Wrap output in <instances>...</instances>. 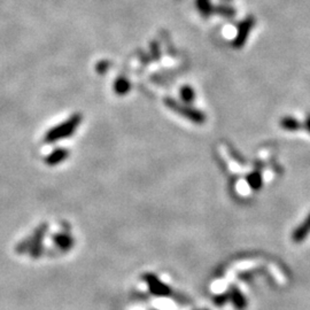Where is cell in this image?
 I'll return each instance as SVG.
<instances>
[{"label": "cell", "mask_w": 310, "mask_h": 310, "mask_svg": "<svg viewBox=\"0 0 310 310\" xmlns=\"http://www.w3.org/2000/svg\"><path fill=\"white\" fill-rule=\"evenodd\" d=\"M217 12L220 13L221 15H224V16H229V17L233 16V15L236 14V10H234L232 7L224 6V5L217 7Z\"/></svg>", "instance_id": "obj_13"}, {"label": "cell", "mask_w": 310, "mask_h": 310, "mask_svg": "<svg viewBox=\"0 0 310 310\" xmlns=\"http://www.w3.org/2000/svg\"><path fill=\"white\" fill-rule=\"evenodd\" d=\"M146 282L149 284L150 291L152 294L157 297H167L170 294V289L162 283L155 275H147L146 276Z\"/></svg>", "instance_id": "obj_5"}, {"label": "cell", "mask_w": 310, "mask_h": 310, "mask_svg": "<svg viewBox=\"0 0 310 310\" xmlns=\"http://www.w3.org/2000/svg\"><path fill=\"white\" fill-rule=\"evenodd\" d=\"M167 106L175 111L178 114L183 115L184 117H186L192 122H194L196 124H202L206 121V116L203 113L196 111V109H193L191 107H187V106H183L178 103H176L175 100H167Z\"/></svg>", "instance_id": "obj_3"}, {"label": "cell", "mask_w": 310, "mask_h": 310, "mask_svg": "<svg viewBox=\"0 0 310 310\" xmlns=\"http://www.w3.org/2000/svg\"><path fill=\"white\" fill-rule=\"evenodd\" d=\"M310 233V214L306 218L301 225H299L296 231L292 234V239L294 243H302L308 234Z\"/></svg>", "instance_id": "obj_6"}, {"label": "cell", "mask_w": 310, "mask_h": 310, "mask_svg": "<svg viewBox=\"0 0 310 310\" xmlns=\"http://www.w3.org/2000/svg\"><path fill=\"white\" fill-rule=\"evenodd\" d=\"M54 243L60 249H69L73 246V239L66 233H59L54 236Z\"/></svg>", "instance_id": "obj_8"}, {"label": "cell", "mask_w": 310, "mask_h": 310, "mask_svg": "<svg viewBox=\"0 0 310 310\" xmlns=\"http://www.w3.org/2000/svg\"><path fill=\"white\" fill-rule=\"evenodd\" d=\"M281 127L289 131H297L300 129L301 124L294 117H284V119L281 120Z\"/></svg>", "instance_id": "obj_9"}, {"label": "cell", "mask_w": 310, "mask_h": 310, "mask_svg": "<svg viewBox=\"0 0 310 310\" xmlns=\"http://www.w3.org/2000/svg\"><path fill=\"white\" fill-rule=\"evenodd\" d=\"M128 89H129V84H128V82H126V81L119 82L116 84V91L119 93H126Z\"/></svg>", "instance_id": "obj_15"}, {"label": "cell", "mask_w": 310, "mask_h": 310, "mask_svg": "<svg viewBox=\"0 0 310 310\" xmlns=\"http://www.w3.org/2000/svg\"><path fill=\"white\" fill-rule=\"evenodd\" d=\"M248 183L253 188L258 190V188L261 187V185H262V179H261L259 173H252V175L248 177Z\"/></svg>", "instance_id": "obj_12"}, {"label": "cell", "mask_w": 310, "mask_h": 310, "mask_svg": "<svg viewBox=\"0 0 310 310\" xmlns=\"http://www.w3.org/2000/svg\"><path fill=\"white\" fill-rule=\"evenodd\" d=\"M68 156H69V152H68L67 150L58 149L47 155V157L45 158V162H46L48 165H56L67 160Z\"/></svg>", "instance_id": "obj_7"}, {"label": "cell", "mask_w": 310, "mask_h": 310, "mask_svg": "<svg viewBox=\"0 0 310 310\" xmlns=\"http://www.w3.org/2000/svg\"><path fill=\"white\" fill-rule=\"evenodd\" d=\"M306 128H307V130L310 132V116L307 119V121H306Z\"/></svg>", "instance_id": "obj_16"}, {"label": "cell", "mask_w": 310, "mask_h": 310, "mask_svg": "<svg viewBox=\"0 0 310 310\" xmlns=\"http://www.w3.org/2000/svg\"><path fill=\"white\" fill-rule=\"evenodd\" d=\"M181 99H183L185 103H191L194 99V91L193 89H191L190 86H185V88L181 89L180 92Z\"/></svg>", "instance_id": "obj_10"}, {"label": "cell", "mask_w": 310, "mask_h": 310, "mask_svg": "<svg viewBox=\"0 0 310 310\" xmlns=\"http://www.w3.org/2000/svg\"><path fill=\"white\" fill-rule=\"evenodd\" d=\"M198 6L200 10H201L202 13H209L210 12V2L209 0H198Z\"/></svg>", "instance_id": "obj_14"}, {"label": "cell", "mask_w": 310, "mask_h": 310, "mask_svg": "<svg viewBox=\"0 0 310 310\" xmlns=\"http://www.w3.org/2000/svg\"><path fill=\"white\" fill-rule=\"evenodd\" d=\"M232 301H233V304H234V306H236V307L238 308V309H244L245 307H246V301H245V299H244V297L241 296V294L238 292H236V291H234L233 292V294H232Z\"/></svg>", "instance_id": "obj_11"}, {"label": "cell", "mask_w": 310, "mask_h": 310, "mask_svg": "<svg viewBox=\"0 0 310 310\" xmlns=\"http://www.w3.org/2000/svg\"><path fill=\"white\" fill-rule=\"evenodd\" d=\"M81 122L82 116L74 115L73 117H70V119H68L66 122L59 124V126H56L55 128H53V129L48 131L45 139H46V142L48 143H55L62 141V139H66L67 137H69V136L74 134Z\"/></svg>", "instance_id": "obj_1"}, {"label": "cell", "mask_w": 310, "mask_h": 310, "mask_svg": "<svg viewBox=\"0 0 310 310\" xmlns=\"http://www.w3.org/2000/svg\"><path fill=\"white\" fill-rule=\"evenodd\" d=\"M47 230V224H43L39 226L38 229L36 230V232L33 233V236L31 238H29V240L24 241L17 246L16 251L18 253L30 251L31 255L33 256H38L40 254V246H41V240H43V237L45 236Z\"/></svg>", "instance_id": "obj_2"}, {"label": "cell", "mask_w": 310, "mask_h": 310, "mask_svg": "<svg viewBox=\"0 0 310 310\" xmlns=\"http://www.w3.org/2000/svg\"><path fill=\"white\" fill-rule=\"evenodd\" d=\"M255 24V18L253 16H248L247 18L241 22L238 26V32L237 37L233 41V46L236 48H241L244 47V45L246 44V41L248 39L249 33H251L253 26Z\"/></svg>", "instance_id": "obj_4"}]
</instances>
